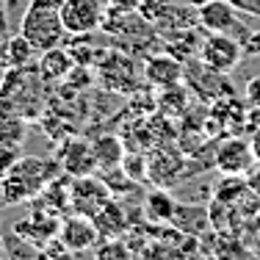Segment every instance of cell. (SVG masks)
<instances>
[{
	"label": "cell",
	"mask_w": 260,
	"mask_h": 260,
	"mask_svg": "<svg viewBox=\"0 0 260 260\" xmlns=\"http://www.w3.org/2000/svg\"><path fill=\"white\" fill-rule=\"evenodd\" d=\"M144 0H108L111 9H122V11H139Z\"/></svg>",
	"instance_id": "obj_26"
},
{
	"label": "cell",
	"mask_w": 260,
	"mask_h": 260,
	"mask_svg": "<svg viewBox=\"0 0 260 260\" xmlns=\"http://www.w3.org/2000/svg\"><path fill=\"white\" fill-rule=\"evenodd\" d=\"M61 172L67 177H83L97 172V158H94V144L86 139H70L58 152Z\"/></svg>",
	"instance_id": "obj_9"
},
{
	"label": "cell",
	"mask_w": 260,
	"mask_h": 260,
	"mask_svg": "<svg viewBox=\"0 0 260 260\" xmlns=\"http://www.w3.org/2000/svg\"><path fill=\"white\" fill-rule=\"evenodd\" d=\"M122 169H125V175H127L133 183L147 180V155H144V152H139V150L125 152V160H122Z\"/></svg>",
	"instance_id": "obj_19"
},
{
	"label": "cell",
	"mask_w": 260,
	"mask_h": 260,
	"mask_svg": "<svg viewBox=\"0 0 260 260\" xmlns=\"http://www.w3.org/2000/svg\"><path fill=\"white\" fill-rule=\"evenodd\" d=\"M241 14H249V17H260V0H230Z\"/></svg>",
	"instance_id": "obj_23"
},
{
	"label": "cell",
	"mask_w": 260,
	"mask_h": 260,
	"mask_svg": "<svg viewBox=\"0 0 260 260\" xmlns=\"http://www.w3.org/2000/svg\"><path fill=\"white\" fill-rule=\"evenodd\" d=\"M61 164L45 158H20L0 180V191H3L6 202H25L34 194L45 191L47 185L55 180V172Z\"/></svg>",
	"instance_id": "obj_1"
},
{
	"label": "cell",
	"mask_w": 260,
	"mask_h": 260,
	"mask_svg": "<svg viewBox=\"0 0 260 260\" xmlns=\"http://www.w3.org/2000/svg\"><path fill=\"white\" fill-rule=\"evenodd\" d=\"M28 136V125L20 116H0V147H20Z\"/></svg>",
	"instance_id": "obj_17"
},
{
	"label": "cell",
	"mask_w": 260,
	"mask_h": 260,
	"mask_svg": "<svg viewBox=\"0 0 260 260\" xmlns=\"http://www.w3.org/2000/svg\"><path fill=\"white\" fill-rule=\"evenodd\" d=\"M144 213L150 221H155V224H172V219H175L177 213V202L172 200V194L166 188H158L150 191L144 200Z\"/></svg>",
	"instance_id": "obj_14"
},
{
	"label": "cell",
	"mask_w": 260,
	"mask_h": 260,
	"mask_svg": "<svg viewBox=\"0 0 260 260\" xmlns=\"http://www.w3.org/2000/svg\"><path fill=\"white\" fill-rule=\"evenodd\" d=\"M6 30H9V14H6L3 9H0V36H3Z\"/></svg>",
	"instance_id": "obj_28"
},
{
	"label": "cell",
	"mask_w": 260,
	"mask_h": 260,
	"mask_svg": "<svg viewBox=\"0 0 260 260\" xmlns=\"http://www.w3.org/2000/svg\"><path fill=\"white\" fill-rule=\"evenodd\" d=\"M185 72V61L175 58V55H150L144 64V78L150 86H158V89H169V86L180 83Z\"/></svg>",
	"instance_id": "obj_11"
},
{
	"label": "cell",
	"mask_w": 260,
	"mask_h": 260,
	"mask_svg": "<svg viewBox=\"0 0 260 260\" xmlns=\"http://www.w3.org/2000/svg\"><path fill=\"white\" fill-rule=\"evenodd\" d=\"M257 160L252 155V144L249 139H241V136H230L221 144L213 147V169L219 175H233V177H244L246 172L255 166Z\"/></svg>",
	"instance_id": "obj_5"
},
{
	"label": "cell",
	"mask_w": 260,
	"mask_h": 260,
	"mask_svg": "<svg viewBox=\"0 0 260 260\" xmlns=\"http://www.w3.org/2000/svg\"><path fill=\"white\" fill-rule=\"evenodd\" d=\"M111 200V188L105 185V180L94 175H83V177H70V208L72 213H83L91 216L100 210L105 202Z\"/></svg>",
	"instance_id": "obj_7"
},
{
	"label": "cell",
	"mask_w": 260,
	"mask_h": 260,
	"mask_svg": "<svg viewBox=\"0 0 260 260\" xmlns=\"http://www.w3.org/2000/svg\"><path fill=\"white\" fill-rule=\"evenodd\" d=\"M58 238L61 244L67 246L70 252H86L97 244L100 238V230H97L94 219L91 216H83V213H72L61 221L58 227Z\"/></svg>",
	"instance_id": "obj_10"
},
{
	"label": "cell",
	"mask_w": 260,
	"mask_h": 260,
	"mask_svg": "<svg viewBox=\"0 0 260 260\" xmlns=\"http://www.w3.org/2000/svg\"><path fill=\"white\" fill-rule=\"evenodd\" d=\"M197 14H200V25L205 28L208 34L233 36V39H238L241 45H244L246 36L252 34L249 25L241 20V11L235 9L230 0H210V3L197 9Z\"/></svg>",
	"instance_id": "obj_3"
},
{
	"label": "cell",
	"mask_w": 260,
	"mask_h": 260,
	"mask_svg": "<svg viewBox=\"0 0 260 260\" xmlns=\"http://www.w3.org/2000/svg\"><path fill=\"white\" fill-rule=\"evenodd\" d=\"M0 61H3V47H0Z\"/></svg>",
	"instance_id": "obj_31"
},
{
	"label": "cell",
	"mask_w": 260,
	"mask_h": 260,
	"mask_svg": "<svg viewBox=\"0 0 260 260\" xmlns=\"http://www.w3.org/2000/svg\"><path fill=\"white\" fill-rule=\"evenodd\" d=\"M0 180H3V177H0Z\"/></svg>",
	"instance_id": "obj_33"
},
{
	"label": "cell",
	"mask_w": 260,
	"mask_h": 260,
	"mask_svg": "<svg viewBox=\"0 0 260 260\" xmlns=\"http://www.w3.org/2000/svg\"><path fill=\"white\" fill-rule=\"evenodd\" d=\"M241 58H244V47H241V42L233 39V36L210 34L200 45V61L216 72H224V75L241 64Z\"/></svg>",
	"instance_id": "obj_6"
},
{
	"label": "cell",
	"mask_w": 260,
	"mask_h": 260,
	"mask_svg": "<svg viewBox=\"0 0 260 260\" xmlns=\"http://www.w3.org/2000/svg\"><path fill=\"white\" fill-rule=\"evenodd\" d=\"M34 53H36V47L30 45L22 34L11 36L3 47V64L9 67V70H25L30 61H34Z\"/></svg>",
	"instance_id": "obj_16"
},
{
	"label": "cell",
	"mask_w": 260,
	"mask_h": 260,
	"mask_svg": "<svg viewBox=\"0 0 260 260\" xmlns=\"http://www.w3.org/2000/svg\"><path fill=\"white\" fill-rule=\"evenodd\" d=\"M241 47H244V58H260V30H252Z\"/></svg>",
	"instance_id": "obj_22"
},
{
	"label": "cell",
	"mask_w": 260,
	"mask_h": 260,
	"mask_svg": "<svg viewBox=\"0 0 260 260\" xmlns=\"http://www.w3.org/2000/svg\"><path fill=\"white\" fill-rule=\"evenodd\" d=\"M72 67H75V58H72L70 50L64 47H53V50H45L39 58V75L47 83H55V80L70 78Z\"/></svg>",
	"instance_id": "obj_13"
},
{
	"label": "cell",
	"mask_w": 260,
	"mask_h": 260,
	"mask_svg": "<svg viewBox=\"0 0 260 260\" xmlns=\"http://www.w3.org/2000/svg\"><path fill=\"white\" fill-rule=\"evenodd\" d=\"M105 6L100 0H61V22L70 36H89L103 28Z\"/></svg>",
	"instance_id": "obj_4"
},
{
	"label": "cell",
	"mask_w": 260,
	"mask_h": 260,
	"mask_svg": "<svg viewBox=\"0 0 260 260\" xmlns=\"http://www.w3.org/2000/svg\"><path fill=\"white\" fill-rule=\"evenodd\" d=\"M244 94H246V103L249 105H260V78H252L249 83H246Z\"/></svg>",
	"instance_id": "obj_24"
},
{
	"label": "cell",
	"mask_w": 260,
	"mask_h": 260,
	"mask_svg": "<svg viewBox=\"0 0 260 260\" xmlns=\"http://www.w3.org/2000/svg\"><path fill=\"white\" fill-rule=\"evenodd\" d=\"M91 144H94V158H97V169L100 172L122 166V160H125V144H122L119 136H100Z\"/></svg>",
	"instance_id": "obj_15"
},
{
	"label": "cell",
	"mask_w": 260,
	"mask_h": 260,
	"mask_svg": "<svg viewBox=\"0 0 260 260\" xmlns=\"http://www.w3.org/2000/svg\"><path fill=\"white\" fill-rule=\"evenodd\" d=\"M0 249H3V238H0Z\"/></svg>",
	"instance_id": "obj_32"
},
{
	"label": "cell",
	"mask_w": 260,
	"mask_h": 260,
	"mask_svg": "<svg viewBox=\"0 0 260 260\" xmlns=\"http://www.w3.org/2000/svg\"><path fill=\"white\" fill-rule=\"evenodd\" d=\"M188 6H194V9H200V6H205V3H210V0H185Z\"/></svg>",
	"instance_id": "obj_29"
},
{
	"label": "cell",
	"mask_w": 260,
	"mask_h": 260,
	"mask_svg": "<svg viewBox=\"0 0 260 260\" xmlns=\"http://www.w3.org/2000/svg\"><path fill=\"white\" fill-rule=\"evenodd\" d=\"M249 144H252V155H255V160L260 164V127L252 130V136H249Z\"/></svg>",
	"instance_id": "obj_27"
},
{
	"label": "cell",
	"mask_w": 260,
	"mask_h": 260,
	"mask_svg": "<svg viewBox=\"0 0 260 260\" xmlns=\"http://www.w3.org/2000/svg\"><path fill=\"white\" fill-rule=\"evenodd\" d=\"M20 160V147H0V177Z\"/></svg>",
	"instance_id": "obj_21"
},
{
	"label": "cell",
	"mask_w": 260,
	"mask_h": 260,
	"mask_svg": "<svg viewBox=\"0 0 260 260\" xmlns=\"http://www.w3.org/2000/svg\"><path fill=\"white\" fill-rule=\"evenodd\" d=\"M94 224L100 230V238H119L130 230V219L125 213V208L119 205L116 200H108L105 205L94 213Z\"/></svg>",
	"instance_id": "obj_12"
},
{
	"label": "cell",
	"mask_w": 260,
	"mask_h": 260,
	"mask_svg": "<svg viewBox=\"0 0 260 260\" xmlns=\"http://www.w3.org/2000/svg\"><path fill=\"white\" fill-rule=\"evenodd\" d=\"M94 260H133V252H130V246L122 244L119 238H108L100 249H97Z\"/></svg>",
	"instance_id": "obj_20"
},
{
	"label": "cell",
	"mask_w": 260,
	"mask_h": 260,
	"mask_svg": "<svg viewBox=\"0 0 260 260\" xmlns=\"http://www.w3.org/2000/svg\"><path fill=\"white\" fill-rule=\"evenodd\" d=\"M20 34L36 47V53L61 47L67 36L64 22H61V3L58 0H30V6L22 14Z\"/></svg>",
	"instance_id": "obj_2"
},
{
	"label": "cell",
	"mask_w": 260,
	"mask_h": 260,
	"mask_svg": "<svg viewBox=\"0 0 260 260\" xmlns=\"http://www.w3.org/2000/svg\"><path fill=\"white\" fill-rule=\"evenodd\" d=\"M147 260H188V252H185V246L175 244V241H155L152 246H147L144 252Z\"/></svg>",
	"instance_id": "obj_18"
},
{
	"label": "cell",
	"mask_w": 260,
	"mask_h": 260,
	"mask_svg": "<svg viewBox=\"0 0 260 260\" xmlns=\"http://www.w3.org/2000/svg\"><path fill=\"white\" fill-rule=\"evenodd\" d=\"M185 152L175 150V147L169 144H158L152 147V152L147 155V180H152L155 185L160 188H166V185H172L175 180H180L185 175Z\"/></svg>",
	"instance_id": "obj_8"
},
{
	"label": "cell",
	"mask_w": 260,
	"mask_h": 260,
	"mask_svg": "<svg viewBox=\"0 0 260 260\" xmlns=\"http://www.w3.org/2000/svg\"><path fill=\"white\" fill-rule=\"evenodd\" d=\"M0 91H3V72H0Z\"/></svg>",
	"instance_id": "obj_30"
},
{
	"label": "cell",
	"mask_w": 260,
	"mask_h": 260,
	"mask_svg": "<svg viewBox=\"0 0 260 260\" xmlns=\"http://www.w3.org/2000/svg\"><path fill=\"white\" fill-rule=\"evenodd\" d=\"M244 177H246V185H249V191H252V194L260 197V164L252 166V169L246 172Z\"/></svg>",
	"instance_id": "obj_25"
}]
</instances>
